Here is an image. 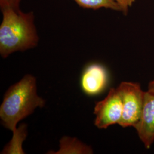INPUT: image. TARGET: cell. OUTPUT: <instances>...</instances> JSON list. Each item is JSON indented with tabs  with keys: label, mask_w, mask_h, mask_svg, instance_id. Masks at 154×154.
<instances>
[{
	"label": "cell",
	"mask_w": 154,
	"mask_h": 154,
	"mask_svg": "<svg viewBox=\"0 0 154 154\" xmlns=\"http://www.w3.org/2000/svg\"><path fill=\"white\" fill-rule=\"evenodd\" d=\"M45 105V100L37 93L36 79L30 74L8 88L0 106V118L2 125L13 131V137L2 153L24 154L22 143L26 138V128L17 129V125Z\"/></svg>",
	"instance_id": "6da1fadb"
},
{
	"label": "cell",
	"mask_w": 154,
	"mask_h": 154,
	"mask_svg": "<svg viewBox=\"0 0 154 154\" xmlns=\"http://www.w3.org/2000/svg\"><path fill=\"white\" fill-rule=\"evenodd\" d=\"M0 25V54L3 58L16 51L33 49L38 44L34 13L21 9L2 10Z\"/></svg>",
	"instance_id": "7a4b0ae2"
},
{
	"label": "cell",
	"mask_w": 154,
	"mask_h": 154,
	"mask_svg": "<svg viewBox=\"0 0 154 154\" xmlns=\"http://www.w3.org/2000/svg\"><path fill=\"white\" fill-rule=\"evenodd\" d=\"M117 89L123 105L122 116L118 125L123 128L134 127L141 116L145 91L140 84L132 82H122Z\"/></svg>",
	"instance_id": "3957f363"
},
{
	"label": "cell",
	"mask_w": 154,
	"mask_h": 154,
	"mask_svg": "<svg viewBox=\"0 0 154 154\" xmlns=\"http://www.w3.org/2000/svg\"><path fill=\"white\" fill-rule=\"evenodd\" d=\"M123 105L117 88H111L105 99L98 102L94 107V125L99 129H106L118 124L121 119Z\"/></svg>",
	"instance_id": "277c9868"
},
{
	"label": "cell",
	"mask_w": 154,
	"mask_h": 154,
	"mask_svg": "<svg viewBox=\"0 0 154 154\" xmlns=\"http://www.w3.org/2000/svg\"><path fill=\"white\" fill-rule=\"evenodd\" d=\"M134 128L144 147L150 149L154 143V94L145 91L141 116Z\"/></svg>",
	"instance_id": "5b68a950"
},
{
	"label": "cell",
	"mask_w": 154,
	"mask_h": 154,
	"mask_svg": "<svg viewBox=\"0 0 154 154\" xmlns=\"http://www.w3.org/2000/svg\"><path fill=\"white\" fill-rule=\"evenodd\" d=\"M107 73L105 67L98 64L88 66L83 72L81 83L83 91L89 95L101 93L107 83Z\"/></svg>",
	"instance_id": "8992f818"
},
{
	"label": "cell",
	"mask_w": 154,
	"mask_h": 154,
	"mask_svg": "<svg viewBox=\"0 0 154 154\" xmlns=\"http://www.w3.org/2000/svg\"><path fill=\"white\" fill-rule=\"evenodd\" d=\"M90 147L75 138L63 137L60 140V149L54 154H92Z\"/></svg>",
	"instance_id": "52a82bcc"
},
{
	"label": "cell",
	"mask_w": 154,
	"mask_h": 154,
	"mask_svg": "<svg viewBox=\"0 0 154 154\" xmlns=\"http://www.w3.org/2000/svg\"><path fill=\"white\" fill-rule=\"evenodd\" d=\"M81 7L93 10L101 8L109 9L115 11H121L119 5L113 0H73Z\"/></svg>",
	"instance_id": "ba28073f"
},
{
	"label": "cell",
	"mask_w": 154,
	"mask_h": 154,
	"mask_svg": "<svg viewBox=\"0 0 154 154\" xmlns=\"http://www.w3.org/2000/svg\"><path fill=\"white\" fill-rule=\"evenodd\" d=\"M22 0H0L1 10L11 8L13 9H20V4Z\"/></svg>",
	"instance_id": "9c48e42d"
},
{
	"label": "cell",
	"mask_w": 154,
	"mask_h": 154,
	"mask_svg": "<svg viewBox=\"0 0 154 154\" xmlns=\"http://www.w3.org/2000/svg\"><path fill=\"white\" fill-rule=\"evenodd\" d=\"M119 5L121 12L125 15H127L129 8L132 5L135 0H113Z\"/></svg>",
	"instance_id": "30bf717a"
},
{
	"label": "cell",
	"mask_w": 154,
	"mask_h": 154,
	"mask_svg": "<svg viewBox=\"0 0 154 154\" xmlns=\"http://www.w3.org/2000/svg\"><path fill=\"white\" fill-rule=\"evenodd\" d=\"M147 91L149 93L154 94V79L149 83Z\"/></svg>",
	"instance_id": "8fae6325"
}]
</instances>
